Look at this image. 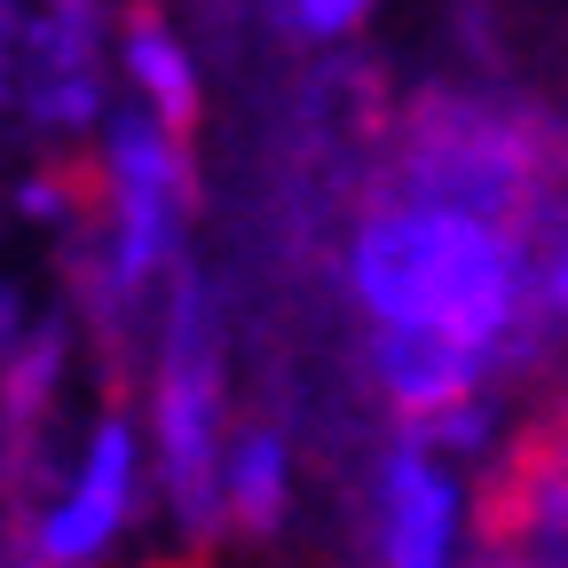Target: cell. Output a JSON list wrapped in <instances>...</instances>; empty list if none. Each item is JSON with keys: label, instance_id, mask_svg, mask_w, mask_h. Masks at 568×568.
<instances>
[{"label": "cell", "instance_id": "obj_1", "mask_svg": "<svg viewBox=\"0 0 568 568\" xmlns=\"http://www.w3.org/2000/svg\"><path fill=\"white\" fill-rule=\"evenodd\" d=\"M339 301L364 332H435L521 372L545 332L537 222L426 190H372L339 230Z\"/></svg>", "mask_w": 568, "mask_h": 568}, {"label": "cell", "instance_id": "obj_2", "mask_svg": "<svg viewBox=\"0 0 568 568\" xmlns=\"http://www.w3.org/2000/svg\"><path fill=\"white\" fill-rule=\"evenodd\" d=\"M88 142H95V159H88V213H95L88 268L111 301H142L174 276L182 237H190L182 126L142 111V103H119Z\"/></svg>", "mask_w": 568, "mask_h": 568}, {"label": "cell", "instance_id": "obj_3", "mask_svg": "<svg viewBox=\"0 0 568 568\" xmlns=\"http://www.w3.org/2000/svg\"><path fill=\"white\" fill-rule=\"evenodd\" d=\"M142 435H151L159 497L190 537L222 529V458H230V372H222V339H213L205 293L174 276L159 355H151V395H142Z\"/></svg>", "mask_w": 568, "mask_h": 568}, {"label": "cell", "instance_id": "obj_4", "mask_svg": "<svg viewBox=\"0 0 568 568\" xmlns=\"http://www.w3.org/2000/svg\"><path fill=\"white\" fill-rule=\"evenodd\" d=\"M387 182L426 190V197H458V205H489V213H537L560 197V159L529 111L489 103V95H426L410 103Z\"/></svg>", "mask_w": 568, "mask_h": 568}, {"label": "cell", "instance_id": "obj_5", "mask_svg": "<svg viewBox=\"0 0 568 568\" xmlns=\"http://www.w3.org/2000/svg\"><path fill=\"white\" fill-rule=\"evenodd\" d=\"M151 489H159V466H151V435H142V418L95 410L80 426V443H71L55 489H40V506L24 514L17 552L24 560H48V568H95V560H111L134 537Z\"/></svg>", "mask_w": 568, "mask_h": 568}, {"label": "cell", "instance_id": "obj_6", "mask_svg": "<svg viewBox=\"0 0 568 568\" xmlns=\"http://www.w3.org/2000/svg\"><path fill=\"white\" fill-rule=\"evenodd\" d=\"M489 521L481 506V474L466 458H450L435 435H403L379 450L372 466V497H364V545L387 568H450L474 552V529Z\"/></svg>", "mask_w": 568, "mask_h": 568}, {"label": "cell", "instance_id": "obj_7", "mask_svg": "<svg viewBox=\"0 0 568 568\" xmlns=\"http://www.w3.org/2000/svg\"><path fill=\"white\" fill-rule=\"evenodd\" d=\"M489 552L506 560H568V410L514 443L489 489Z\"/></svg>", "mask_w": 568, "mask_h": 568}, {"label": "cell", "instance_id": "obj_8", "mask_svg": "<svg viewBox=\"0 0 568 568\" xmlns=\"http://www.w3.org/2000/svg\"><path fill=\"white\" fill-rule=\"evenodd\" d=\"M364 387L379 395V410L395 426H426L481 387H506V372L435 332H364Z\"/></svg>", "mask_w": 568, "mask_h": 568}, {"label": "cell", "instance_id": "obj_9", "mask_svg": "<svg viewBox=\"0 0 568 568\" xmlns=\"http://www.w3.org/2000/svg\"><path fill=\"white\" fill-rule=\"evenodd\" d=\"M293 489H301L293 443H284L276 426L237 418L230 458H222V529H237V537H276L284 514H293Z\"/></svg>", "mask_w": 568, "mask_h": 568}, {"label": "cell", "instance_id": "obj_10", "mask_svg": "<svg viewBox=\"0 0 568 568\" xmlns=\"http://www.w3.org/2000/svg\"><path fill=\"white\" fill-rule=\"evenodd\" d=\"M111 71H119L126 103L159 111V119H174V126L197 119V55H190V40H182L166 17H126V24L111 32Z\"/></svg>", "mask_w": 568, "mask_h": 568}, {"label": "cell", "instance_id": "obj_11", "mask_svg": "<svg viewBox=\"0 0 568 568\" xmlns=\"http://www.w3.org/2000/svg\"><path fill=\"white\" fill-rule=\"evenodd\" d=\"M537 276H545V332L568 339V182L537 213Z\"/></svg>", "mask_w": 568, "mask_h": 568}, {"label": "cell", "instance_id": "obj_12", "mask_svg": "<svg viewBox=\"0 0 568 568\" xmlns=\"http://www.w3.org/2000/svg\"><path fill=\"white\" fill-rule=\"evenodd\" d=\"M387 0H276V24L293 40H355Z\"/></svg>", "mask_w": 568, "mask_h": 568}]
</instances>
